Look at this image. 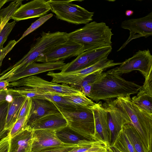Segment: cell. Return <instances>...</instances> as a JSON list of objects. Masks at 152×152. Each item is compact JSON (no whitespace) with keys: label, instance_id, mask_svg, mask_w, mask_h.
Here are the masks:
<instances>
[{"label":"cell","instance_id":"6da1fadb","mask_svg":"<svg viewBox=\"0 0 152 152\" xmlns=\"http://www.w3.org/2000/svg\"><path fill=\"white\" fill-rule=\"evenodd\" d=\"M141 88L142 86L107 71L103 72L92 84L87 97L96 102L101 100L107 101L120 97L130 96L137 93Z\"/></svg>","mask_w":152,"mask_h":152},{"label":"cell","instance_id":"7a4b0ae2","mask_svg":"<svg viewBox=\"0 0 152 152\" xmlns=\"http://www.w3.org/2000/svg\"><path fill=\"white\" fill-rule=\"evenodd\" d=\"M114 101L129 117L140 137L145 152H152V114L140 109L133 103L130 96L120 97Z\"/></svg>","mask_w":152,"mask_h":152},{"label":"cell","instance_id":"3957f363","mask_svg":"<svg viewBox=\"0 0 152 152\" xmlns=\"http://www.w3.org/2000/svg\"><path fill=\"white\" fill-rule=\"evenodd\" d=\"M112 29L103 22H91L67 34L68 39L83 45L85 51L111 46Z\"/></svg>","mask_w":152,"mask_h":152},{"label":"cell","instance_id":"277c9868","mask_svg":"<svg viewBox=\"0 0 152 152\" xmlns=\"http://www.w3.org/2000/svg\"><path fill=\"white\" fill-rule=\"evenodd\" d=\"M67 34L59 31L47 33L42 31L28 53L16 63L5 70V72H7L6 75L10 76L19 69L35 62L40 55L68 40Z\"/></svg>","mask_w":152,"mask_h":152},{"label":"cell","instance_id":"5b68a950","mask_svg":"<svg viewBox=\"0 0 152 152\" xmlns=\"http://www.w3.org/2000/svg\"><path fill=\"white\" fill-rule=\"evenodd\" d=\"M54 104L65 118L67 126L71 130L88 140L94 141V121L91 110Z\"/></svg>","mask_w":152,"mask_h":152},{"label":"cell","instance_id":"8992f818","mask_svg":"<svg viewBox=\"0 0 152 152\" xmlns=\"http://www.w3.org/2000/svg\"><path fill=\"white\" fill-rule=\"evenodd\" d=\"M73 0H50V10L56 18L75 24H86L93 20L94 12H90L72 3Z\"/></svg>","mask_w":152,"mask_h":152},{"label":"cell","instance_id":"52a82bcc","mask_svg":"<svg viewBox=\"0 0 152 152\" xmlns=\"http://www.w3.org/2000/svg\"><path fill=\"white\" fill-rule=\"evenodd\" d=\"M26 86L43 93H50L60 96L77 95L83 93L80 91L64 84H59L46 80L40 77L33 75L10 83L8 87Z\"/></svg>","mask_w":152,"mask_h":152},{"label":"cell","instance_id":"ba28073f","mask_svg":"<svg viewBox=\"0 0 152 152\" xmlns=\"http://www.w3.org/2000/svg\"><path fill=\"white\" fill-rule=\"evenodd\" d=\"M152 70V56L148 49L139 50L134 55L122 62L118 66L108 71L118 75L134 70L140 72L145 78Z\"/></svg>","mask_w":152,"mask_h":152},{"label":"cell","instance_id":"9c48e42d","mask_svg":"<svg viewBox=\"0 0 152 152\" xmlns=\"http://www.w3.org/2000/svg\"><path fill=\"white\" fill-rule=\"evenodd\" d=\"M85 51L83 45L68 39L40 55L35 62L44 63L63 61L67 58L77 56Z\"/></svg>","mask_w":152,"mask_h":152},{"label":"cell","instance_id":"30bf717a","mask_svg":"<svg viewBox=\"0 0 152 152\" xmlns=\"http://www.w3.org/2000/svg\"><path fill=\"white\" fill-rule=\"evenodd\" d=\"M112 49V46H109L85 51L71 62L66 64L61 72H68L88 67L107 57Z\"/></svg>","mask_w":152,"mask_h":152},{"label":"cell","instance_id":"8fae6325","mask_svg":"<svg viewBox=\"0 0 152 152\" xmlns=\"http://www.w3.org/2000/svg\"><path fill=\"white\" fill-rule=\"evenodd\" d=\"M102 105L107 113L108 125L111 135L110 145L117 138L123 126L131 124L130 119L126 112L118 107L114 99L106 101Z\"/></svg>","mask_w":152,"mask_h":152},{"label":"cell","instance_id":"7c38bea8","mask_svg":"<svg viewBox=\"0 0 152 152\" xmlns=\"http://www.w3.org/2000/svg\"><path fill=\"white\" fill-rule=\"evenodd\" d=\"M121 27L129 31V36L117 51L124 49L134 39L152 36V12L143 17L125 20L121 22Z\"/></svg>","mask_w":152,"mask_h":152},{"label":"cell","instance_id":"4fadbf2b","mask_svg":"<svg viewBox=\"0 0 152 152\" xmlns=\"http://www.w3.org/2000/svg\"><path fill=\"white\" fill-rule=\"evenodd\" d=\"M91 110L94 121V141L102 142L108 147L110 145L111 133L106 112L101 102L95 103Z\"/></svg>","mask_w":152,"mask_h":152},{"label":"cell","instance_id":"5bb4252c","mask_svg":"<svg viewBox=\"0 0 152 152\" xmlns=\"http://www.w3.org/2000/svg\"><path fill=\"white\" fill-rule=\"evenodd\" d=\"M50 10L49 0H34L22 4L12 15L11 19L19 21L41 17Z\"/></svg>","mask_w":152,"mask_h":152},{"label":"cell","instance_id":"9a60e30c","mask_svg":"<svg viewBox=\"0 0 152 152\" xmlns=\"http://www.w3.org/2000/svg\"><path fill=\"white\" fill-rule=\"evenodd\" d=\"M66 64L63 61L38 63L34 62L20 69L5 79L9 83L47 71L61 70Z\"/></svg>","mask_w":152,"mask_h":152},{"label":"cell","instance_id":"2e32d148","mask_svg":"<svg viewBox=\"0 0 152 152\" xmlns=\"http://www.w3.org/2000/svg\"><path fill=\"white\" fill-rule=\"evenodd\" d=\"M65 145L58 138L55 131L40 129L32 130V141L31 152Z\"/></svg>","mask_w":152,"mask_h":152},{"label":"cell","instance_id":"e0dca14e","mask_svg":"<svg viewBox=\"0 0 152 152\" xmlns=\"http://www.w3.org/2000/svg\"><path fill=\"white\" fill-rule=\"evenodd\" d=\"M31 99V107L28 123L29 126L43 117L60 113L56 105L50 101L40 99Z\"/></svg>","mask_w":152,"mask_h":152},{"label":"cell","instance_id":"ac0fdd59","mask_svg":"<svg viewBox=\"0 0 152 152\" xmlns=\"http://www.w3.org/2000/svg\"><path fill=\"white\" fill-rule=\"evenodd\" d=\"M67 125L66 120L60 113L43 117L35 121L30 127L32 130L48 129L56 131Z\"/></svg>","mask_w":152,"mask_h":152},{"label":"cell","instance_id":"d6986e66","mask_svg":"<svg viewBox=\"0 0 152 152\" xmlns=\"http://www.w3.org/2000/svg\"><path fill=\"white\" fill-rule=\"evenodd\" d=\"M32 130L29 126L10 138L9 152H31Z\"/></svg>","mask_w":152,"mask_h":152},{"label":"cell","instance_id":"ffe728a7","mask_svg":"<svg viewBox=\"0 0 152 152\" xmlns=\"http://www.w3.org/2000/svg\"><path fill=\"white\" fill-rule=\"evenodd\" d=\"M11 101H9L5 130L9 131L17 121L18 115L26 97L22 96L11 95Z\"/></svg>","mask_w":152,"mask_h":152},{"label":"cell","instance_id":"44dd1931","mask_svg":"<svg viewBox=\"0 0 152 152\" xmlns=\"http://www.w3.org/2000/svg\"><path fill=\"white\" fill-rule=\"evenodd\" d=\"M56 132L58 139L66 144L76 145L79 146L91 141L74 132L68 126L56 131Z\"/></svg>","mask_w":152,"mask_h":152},{"label":"cell","instance_id":"7402d4cb","mask_svg":"<svg viewBox=\"0 0 152 152\" xmlns=\"http://www.w3.org/2000/svg\"><path fill=\"white\" fill-rule=\"evenodd\" d=\"M131 100L133 103L140 109L152 114V95L141 88L137 94L132 97Z\"/></svg>","mask_w":152,"mask_h":152},{"label":"cell","instance_id":"603a6c76","mask_svg":"<svg viewBox=\"0 0 152 152\" xmlns=\"http://www.w3.org/2000/svg\"><path fill=\"white\" fill-rule=\"evenodd\" d=\"M62 96L66 101L75 107L92 110L95 104V103L83 93Z\"/></svg>","mask_w":152,"mask_h":152},{"label":"cell","instance_id":"cb8c5ba5","mask_svg":"<svg viewBox=\"0 0 152 152\" xmlns=\"http://www.w3.org/2000/svg\"><path fill=\"white\" fill-rule=\"evenodd\" d=\"M136 152H145L140 137L131 124H126L122 127Z\"/></svg>","mask_w":152,"mask_h":152},{"label":"cell","instance_id":"d4e9b609","mask_svg":"<svg viewBox=\"0 0 152 152\" xmlns=\"http://www.w3.org/2000/svg\"><path fill=\"white\" fill-rule=\"evenodd\" d=\"M112 145L121 152H136L123 128Z\"/></svg>","mask_w":152,"mask_h":152},{"label":"cell","instance_id":"484cf974","mask_svg":"<svg viewBox=\"0 0 152 152\" xmlns=\"http://www.w3.org/2000/svg\"><path fill=\"white\" fill-rule=\"evenodd\" d=\"M31 107V106L26 116L23 118L17 120L9 131L8 133L11 138L18 134L28 126V123Z\"/></svg>","mask_w":152,"mask_h":152},{"label":"cell","instance_id":"4316f807","mask_svg":"<svg viewBox=\"0 0 152 152\" xmlns=\"http://www.w3.org/2000/svg\"><path fill=\"white\" fill-rule=\"evenodd\" d=\"M9 103L7 100L0 104V140L7 136H5L6 133L9 132L5 130Z\"/></svg>","mask_w":152,"mask_h":152},{"label":"cell","instance_id":"83f0119b","mask_svg":"<svg viewBox=\"0 0 152 152\" xmlns=\"http://www.w3.org/2000/svg\"><path fill=\"white\" fill-rule=\"evenodd\" d=\"M53 15L50 13L41 17L37 20L32 23L31 25L24 32L20 38L17 41V43L25 37L30 34L43 24L51 18Z\"/></svg>","mask_w":152,"mask_h":152},{"label":"cell","instance_id":"f1b7e54d","mask_svg":"<svg viewBox=\"0 0 152 152\" xmlns=\"http://www.w3.org/2000/svg\"><path fill=\"white\" fill-rule=\"evenodd\" d=\"M44 99L50 101L57 105L63 106H74L66 101L62 96L48 93L44 94Z\"/></svg>","mask_w":152,"mask_h":152},{"label":"cell","instance_id":"f546056e","mask_svg":"<svg viewBox=\"0 0 152 152\" xmlns=\"http://www.w3.org/2000/svg\"><path fill=\"white\" fill-rule=\"evenodd\" d=\"M16 21L8 22L4 26L0 32V48L3 47V45L16 24Z\"/></svg>","mask_w":152,"mask_h":152},{"label":"cell","instance_id":"4dcf8cb0","mask_svg":"<svg viewBox=\"0 0 152 152\" xmlns=\"http://www.w3.org/2000/svg\"><path fill=\"white\" fill-rule=\"evenodd\" d=\"M103 71L101 70L91 74L86 77L78 85L72 87L80 91L82 87L87 85L92 84L100 76Z\"/></svg>","mask_w":152,"mask_h":152},{"label":"cell","instance_id":"1f68e13d","mask_svg":"<svg viewBox=\"0 0 152 152\" xmlns=\"http://www.w3.org/2000/svg\"><path fill=\"white\" fill-rule=\"evenodd\" d=\"M77 146L76 145H65L45 148L36 152H69Z\"/></svg>","mask_w":152,"mask_h":152},{"label":"cell","instance_id":"d6a6232c","mask_svg":"<svg viewBox=\"0 0 152 152\" xmlns=\"http://www.w3.org/2000/svg\"><path fill=\"white\" fill-rule=\"evenodd\" d=\"M17 43V41L15 40H11L5 47H3L0 48V66H1L2 61L6 55Z\"/></svg>","mask_w":152,"mask_h":152},{"label":"cell","instance_id":"836d02e7","mask_svg":"<svg viewBox=\"0 0 152 152\" xmlns=\"http://www.w3.org/2000/svg\"><path fill=\"white\" fill-rule=\"evenodd\" d=\"M31 99L26 98L21 107L17 120L23 118L26 116L28 110L31 107Z\"/></svg>","mask_w":152,"mask_h":152},{"label":"cell","instance_id":"e575fe53","mask_svg":"<svg viewBox=\"0 0 152 152\" xmlns=\"http://www.w3.org/2000/svg\"><path fill=\"white\" fill-rule=\"evenodd\" d=\"M151 70L147 76L145 78L143 85L142 86L141 88L152 95V72Z\"/></svg>","mask_w":152,"mask_h":152},{"label":"cell","instance_id":"d590c367","mask_svg":"<svg viewBox=\"0 0 152 152\" xmlns=\"http://www.w3.org/2000/svg\"><path fill=\"white\" fill-rule=\"evenodd\" d=\"M10 136L8 133L4 137V139L0 145V152H9Z\"/></svg>","mask_w":152,"mask_h":152},{"label":"cell","instance_id":"8d00e7d4","mask_svg":"<svg viewBox=\"0 0 152 152\" xmlns=\"http://www.w3.org/2000/svg\"><path fill=\"white\" fill-rule=\"evenodd\" d=\"M9 95L8 89L0 91V104L7 100V97Z\"/></svg>","mask_w":152,"mask_h":152},{"label":"cell","instance_id":"74e56055","mask_svg":"<svg viewBox=\"0 0 152 152\" xmlns=\"http://www.w3.org/2000/svg\"><path fill=\"white\" fill-rule=\"evenodd\" d=\"M9 83L6 80H2L0 81V91L7 89Z\"/></svg>","mask_w":152,"mask_h":152},{"label":"cell","instance_id":"f35d334b","mask_svg":"<svg viewBox=\"0 0 152 152\" xmlns=\"http://www.w3.org/2000/svg\"><path fill=\"white\" fill-rule=\"evenodd\" d=\"M107 150L109 152H121L116 148L111 145L109 146Z\"/></svg>","mask_w":152,"mask_h":152},{"label":"cell","instance_id":"ab89813d","mask_svg":"<svg viewBox=\"0 0 152 152\" xmlns=\"http://www.w3.org/2000/svg\"><path fill=\"white\" fill-rule=\"evenodd\" d=\"M2 23L0 25V32L3 28L4 26L5 25L6 23L8 22L9 20L7 18H4L3 19Z\"/></svg>","mask_w":152,"mask_h":152},{"label":"cell","instance_id":"60d3db41","mask_svg":"<svg viewBox=\"0 0 152 152\" xmlns=\"http://www.w3.org/2000/svg\"><path fill=\"white\" fill-rule=\"evenodd\" d=\"M134 13V12L131 10H127L126 11L125 15L127 16H130L132 15Z\"/></svg>","mask_w":152,"mask_h":152},{"label":"cell","instance_id":"b9f144b4","mask_svg":"<svg viewBox=\"0 0 152 152\" xmlns=\"http://www.w3.org/2000/svg\"><path fill=\"white\" fill-rule=\"evenodd\" d=\"M9 1L8 0H0V9L4 4Z\"/></svg>","mask_w":152,"mask_h":152},{"label":"cell","instance_id":"7bdbcfd3","mask_svg":"<svg viewBox=\"0 0 152 152\" xmlns=\"http://www.w3.org/2000/svg\"><path fill=\"white\" fill-rule=\"evenodd\" d=\"M4 137H5L0 140V145L4 141Z\"/></svg>","mask_w":152,"mask_h":152},{"label":"cell","instance_id":"ee69618b","mask_svg":"<svg viewBox=\"0 0 152 152\" xmlns=\"http://www.w3.org/2000/svg\"><path fill=\"white\" fill-rule=\"evenodd\" d=\"M2 20L1 19V18L0 17V25L1 24V23H2Z\"/></svg>","mask_w":152,"mask_h":152},{"label":"cell","instance_id":"f6af8a7d","mask_svg":"<svg viewBox=\"0 0 152 152\" xmlns=\"http://www.w3.org/2000/svg\"><path fill=\"white\" fill-rule=\"evenodd\" d=\"M103 152H109L107 150V151H106Z\"/></svg>","mask_w":152,"mask_h":152},{"label":"cell","instance_id":"bcb514c9","mask_svg":"<svg viewBox=\"0 0 152 152\" xmlns=\"http://www.w3.org/2000/svg\"><path fill=\"white\" fill-rule=\"evenodd\" d=\"M0 67H1V66H0Z\"/></svg>","mask_w":152,"mask_h":152}]
</instances>
